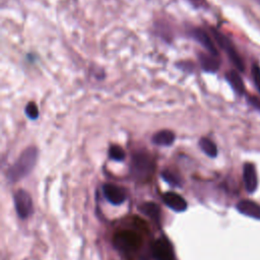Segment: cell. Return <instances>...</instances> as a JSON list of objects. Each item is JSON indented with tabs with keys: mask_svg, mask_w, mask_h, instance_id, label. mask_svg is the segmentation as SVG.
Wrapping results in <instances>:
<instances>
[{
	"mask_svg": "<svg viewBox=\"0 0 260 260\" xmlns=\"http://www.w3.org/2000/svg\"><path fill=\"white\" fill-rule=\"evenodd\" d=\"M39 151L35 146L25 148L15 162L7 171V180L10 183H15L26 177L35 168L38 160Z\"/></svg>",
	"mask_w": 260,
	"mask_h": 260,
	"instance_id": "6da1fadb",
	"label": "cell"
},
{
	"mask_svg": "<svg viewBox=\"0 0 260 260\" xmlns=\"http://www.w3.org/2000/svg\"><path fill=\"white\" fill-rule=\"evenodd\" d=\"M114 245L124 256L131 258L140 248L141 238L133 231H120L114 237Z\"/></svg>",
	"mask_w": 260,
	"mask_h": 260,
	"instance_id": "7a4b0ae2",
	"label": "cell"
},
{
	"mask_svg": "<svg viewBox=\"0 0 260 260\" xmlns=\"http://www.w3.org/2000/svg\"><path fill=\"white\" fill-rule=\"evenodd\" d=\"M154 171L152 157L146 152H136L132 157L131 173L137 180H145L151 176Z\"/></svg>",
	"mask_w": 260,
	"mask_h": 260,
	"instance_id": "3957f363",
	"label": "cell"
},
{
	"mask_svg": "<svg viewBox=\"0 0 260 260\" xmlns=\"http://www.w3.org/2000/svg\"><path fill=\"white\" fill-rule=\"evenodd\" d=\"M211 31H212V35H213L215 41L217 42L219 47L225 52L226 56L229 57V59L233 63V65L236 67V69L238 71L243 72L245 69L244 61H243L242 57L240 56L239 52L237 51L236 47L232 43V41L228 37H225L223 34H221L220 31H218L214 28H212Z\"/></svg>",
	"mask_w": 260,
	"mask_h": 260,
	"instance_id": "277c9868",
	"label": "cell"
},
{
	"mask_svg": "<svg viewBox=\"0 0 260 260\" xmlns=\"http://www.w3.org/2000/svg\"><path fill=\"white\" fill-rule=\"evenodd\" d=\"M14 206L17 215L20 218H27L32 213V200L28 192L25 190H18L14 194Z\"/></svg>",
	"mask_w": 260,
	"mask_h": 260,
	"instance_id": "5b68a950",
	"label": "cell"
},
{
	"mask_svg": "<svg viewBox=\"0 0 260 260\" xmlns=\"http://www.w3.org/2000/svg\"><path fill=\"white\" fill-rule=\"evenodd\" d=\"M151 251L155 260H175L172 247L170 243L164 238L157 239L153 242Z\"/></svg>",
	"mask_w": 260,
	"mask_h": 260,
	"instance_id": "8992f818",
	"label": "cell"
},
{
	"mask_svg": "<svg viewBox=\"0 0 260 260\" xmlns=\"http://www.w3.org/2000/svg\"><path fill=\"white\" fill-rule=\"evenodd\" d=\"M104 195L109 202L114 205H119L123 203L126 199L125 191L117 185L114 184H105L103 187Z\"/></svg>",
	"mask_w": 260,
	"mask_h": 260,
	"instance_id": "52a82bcc",
	"label": "cell"
},
{
	"mask_svg": "<svg viewBox=\"0 0 260 260\" xmlns=\"http://www.w3.org/2000/svg\"><path fill=\"white\" fill-rule=\"evenodd\" d=\"M192 37L212 56L217 57L218 53H217V49L215 47V45L213 44L212 40L210 39L209 35L202 28H194L192 31Z\"/></svg>",
	"mask_w": 260,
	"mask_h": 260,
	"instance_id": "ba28073f",
	"label": "cell"
},
{
	"mask_svg": "<svg viewBox=\"0 0 260 260\" xmlns=\"http://www.w3.org/2000/svg\"><path fill=\"white\" fill-rule=\"evenodd\" d=\"M243 179H244V184H245L246 190L249 193H253L256 190L257 185H258L257 173H256V169L253 164L247 162L244 165Z\"/></svg>",
	"mask_w": 260,
	"mask_h": 260,
	"instance_id": "9c48e42d",
	"label": "cell"
},
{
	"mask_svg": "<svg viewBox=\"0 0 260 260\" xmlns=\"http://www.w3.org/2000/svg\"><path fill=\"white\" fill-rule=\"evenodd\" d=\"M162 200L168 207L177 212H182L187 208L186 200L176 192H166L162 195Z\"/></svg>",
	"mask_w": 260,
	"mask_h": 260,
	"instance_id": "30bf717a",
	"label": "cell"
},
{
	"mask_svg": "<svg viewBox=\"0 0 260 260\" xmlns=\"http://www.w3.org/2000/svg\"><path fill=\"white\" fill-rule=\"evenodd\" d=\"M237 209L240 213L253 217L256 219H260V205L251 200H241L237 203Z\"/></svg>",
	"mask_w": 260,
	"mask_h": 260,
	"instance_id": "8fae6325",
	"label": "cell"
},
{
	"mask_svg": "<svg viewBox=\"0 0 260 260\" xmlns=\"http://www.w3.org/2000/svg\"><path fill=\"white\" fill-rule=\"evenodd\" d=\"M175 139V133L169 129L160 130L152 136V142L159 146H170L174 143Z\"/></svg>",
	"mask_w": 260,
	"mask_h": 260,
	"instance_id": "7c38bea8",
	"label": "cell"
},
{
	"mask_svg": "<svg viewBox=\"0 0 260 260\" xmlns=\"http://www.w3.org/2000/svg\"><path fill=\"white\" fill-rule=\"evenodd\" d=\"M199 62L202 67V69L206 72H216L219 68V61L217 60V57L208 55V54H200L199 55Z\"/></svg>",
	"mask_w": 260,
	"mask_h": 260,
	"instance_id": "4fadbf2b",
	"label": "cell"
},
{
	"mask_svg": "<svg viewBox=\"0 0 260 260\" xmlns=\"http://www.w3.org/2000/svg\"><path fill=\"white\" fill-rule=\"evenodd\" d=\"M225 79L226 81L230 83V85L232 86V88L239 94L244 93L245 90V86H244V82L243 79L241 78L240 74L235 71V70H231L225 74Z\"/></svg>",
	"mask_w": 260,
	"mask_h": 260,
	"instance_id": "5bb4252c",
	"label": "cell"
},
{
	"mask_svg": "<svg viewBox=\"0 0 260 260\" xmlns=\"http://www.w3.org/2000/svg\"><path fill=\"white\" fill-rule=\"evenodd\" d=\"M139 210L145 214L146 216L150 217L152 220L157 221L160 217V208L154 202H144L139 206Z\"/></svg>",
	"mask_w": 260,
	"mask_h": 260,
	"instance_id": "9a60e30c",
	"label": "cell"
},
{
	"mask_svg": "<svg viewBox=\"0 0 260 260\" xmlns=\"http://www.w3.org/2000/svg\"><path fill=\"white\" fill-rule=\"evenodd\" d=\"M199 146L201 150L208 155L209 157H215L217 155V146L216 144L207 137H202L199 140Z\"/></svg>",
	"mask_w": 260,
	"mask_h": 260,
	"instance_id": "2e32d148",
	"label": "cell"
},
{
	"mask_svg": "<svg viewBox=\"0 0 260 260\" xmlns=\"http://www.w3.org/2000/svg\"><path fill=\"white\" fill-rule=\"evenodd\" d=\"M109 156L111 159H114L116 161H122L125 159L126 153L120 145L114 144L109 149Z\"/></svg>",
	"mask_w": 260,
	"mask_h": 260,
	"instance_id": "e0dca14e",
	"label": "cell"
},
{
	"mask_svg": "<svg viewBox=\"0 0 260 260\" xmlns=\"http://www.w3.org/2000/svg\"><path fill=\"white\" fill-rule=\"evenodd\" d=\"M161 177H162V179L166 181V182H168L169 184H171L172 186H180L181 185V180H180V178L176 175V174H174L173 172H171V171H164L162 173H161Z\"/></svg>",
	"mask_w": 260,
	"mask_h": 260,
	"instance_id": "ac0fdd59",
	"label": "cell"
},
{
	"mask_svg": "<svg viewBox=\"0 0 260 260\" xmlns=\"http://www.w3.org/2000/svg\"><path fill=\"white\" fill-rule=\"evenodd\" d=\"M251 74H252V80H253L254 86L260 92V66L257 63H254L252 65Z\"/></svg>",
	"mask_w": 260,
	"mask_h": 260,
	"instance_id": "d6986e66",
	"label": "cell"
},
{
	"mask_svg": "<svg viewBox=\"0 0 260 260\" xmlns=\"http://www.w3.org/2000/svg\"><path fill=\"white\" fill-rule=\"evenodd\" d=\"M25 115L30 119V120H36L39 117V108L34 102H29L24 109Z\"/></svg>",
	"mask_w": 260,
	"mask_h": 260,
	"instance_id": "ffe728a7",
	"label": "cell"
},
{
	"mask_svg": "<svg viewBox=\"0 0 260 260\" xmlns=\"http://www.w3.org/2000/svg\"><path fill=\"white\" fill-rule=\"evenodd\" d=\"M249 103L256 109L260 112V99L258 96H255V95H250L249 96Z\"/></svg>",
	"mask_w": 260,
	"mask_h": 260,
	"instance_id": "44dd1931",
	"label": "cell"
},
{
	"mask_svg": "<svg viewBox=\"0 0 260 260\" xmlns=\"http://www.w3.org/2000/svg\"><path fill=\"white\" fill-rule=\"evenodd\" d=\"M190 1H192V2H194V3H197V2H199V1H201V0H190Z\"/></svg>",
	"mask_w": 260,
	"mask_h": 260,
	"instance_id": "7402d4cb",
	"label": "cell"
},
{
	"mask_svg": "<svg viewBox=\"0 0 260 260\" xmlns=\"http://www.w3.org/2000/svg\"><path fill=\"white\" fill-rule=\"evenodd\" d=\"M258 3H259V5H260V0H256Z\"/></svg>",
	"mask_w": 260,
	"mask_h": 260,
	"instance_id": "603a6c76",
	"label": "cell"
}]
</instances>
